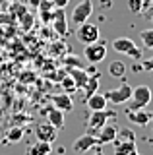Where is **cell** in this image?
Here are the masks:
<instances>
[{"instance_id": "6da1fadb", "label": "cell", "mask_w": 153, "mask_h": 155, "mask_svg": "<svg viewBox=\"0 0 153 155\" xmlns=\"http://www.w3.org/2000/svg\"><path fill=\"white\" fill-rule=\"evenodd\" d=\"M151 103V89L147 85H136L132 87V97H130V109L128 110H140L145 109Z\"/></svg>"}, {"instance_id": "7a4b0ae2", "label": "cell", "mask_w": 153, "mask_h": 155, "mask_svg": "<svg viewBox=\"0 0 153 155\" xmlns=\"http://www.w3.org/2000/svg\"><path fill=\"white\" fill-rule=\"evenodd\" d=\"M112 48L120 54H126V56H132L134 60H142V48L136 47V43L132 41L130 37H118L112 41Z\"/></svg>"}, {"instance_id": "3957f363", "label": "cell", "mask_w": 153, "mask_h": 155, "mask_svg": "<svg viewBox=\"0 0 153 155\" xmlns=\"http://www.w3.org/2000/svg\"><path fill=\"white\" fill-rule=\"evenodd\" d=\"M83 56L89 64H99V62L105 60L107 56V45L99 39V41L91 43V45H85V51H83Z\"/></svg>"}, {"instance_id": "277c9868", "label": "cell", "mask_w": 153, "mask_h": 155, "mask_svg": "<svg viewBox=\"0 0 153 155\" xmlns=\"http://www.w3.org/2000/svg\"><path fill=\"white\" fill-rule=\"evenodd\" d=\"M76 37H78V41L82 43V45H91V43L99 41L101 33H99V27L95 25V23L85 21V23H82V25H78Z\"/></svg>"}, {"instance_id": "5b68a950", "label": "cell", "mask_w": 153, "mask_h": 155, "mask_svg": "<svg viewBox=\"0 0 153 155\" xmlns=\"http://www.w3.org/2000/svg\"><path fill=\"white\" fill-rule=\"evenodd\" d=\"M111 118H114V113L112 110H107V109H101V110H91V114H89V120H87V126H89V132L87 134H97L99 128H103L105 124L109 122Z\"/></svg>"}, {"instance_id": "8992f818", "label": "cell", "mask_w": 153, "mask_h": 155, "mask_svg": "<svg viewBox=\"0 0 153 155\" xmlns=\"http://www.w3.org/2000/svg\"><path fill=\"white\" fill-rule=\"evenodd\" d=\"M91 12H93V2L91 0H82L78 6L72 10V23L74 25L85 23L89 19V16H91Z\"/></svg>"}, {"instance_id": "52a82bcc", "label": "cell", "mask_w": 153, "mask_h": 155, "mask_svg": "<svg viewBox=\"0 0 153 155\" xmlns=\"http://www.w3.org/2000/svg\"><path fill=\"white\" fill-rule=\"evenodd\" d=\"M105 97H107V101H111L112 105H122V103H126V101H130L132 87H130V84H122V85L111 89Z\"/></svg>"}, {"instance_id": "ba28073f", "label": "cell", "mask_w": 153, "mask_h": 155, "mask_svg": "<svg viewBox=\"0 0 153 155\" xmlns=\"http://www.w3.org/2000/svg\"><path fill=\"white\" fill-rule=\"evenodd\" d=\"M50 23H52V29H54L58 35H66V33H68V16H66L64 8H54Z\"/></svg>"}, {"instance_id": "9c48e42d", "label": "cell", "mask_w": 153, "mask_h": 155, "mask_svg": "<svg viewBox=\"0 0 153 155\" xmlns=\"http://www.w3.org/2000/svg\"><path fill=\"white\" fill-rule=\"evenodd\" d=\"M35 136H37V140H41V142L52 143L56 140V136H58V130H56L50 122H41V124H37V128H35Z\"/></svg>"}, {"instance_id": "30bf717a", "label": "cell", "mask_w": 153, "mask_h": 155, "mask_svg": "<svg viewBox=\"0 0 153 155\" xmlns=\"http://www.w3.org/2000/svg\"><path fill=\"white\" fill-rule=\"evenodd\" d=\"M116 134H118V128L114 124H105L103 128L97 130V134H95V138H97V143L99 145H105V143H112L114 140H116Z\"/></svg>"}, {"instance_id": "8fae6325", "label": "cell", "mask_w": 153, "mask_h": 155, "mask_svg": "<svg viewBox=\"0 0 153 155\" xmlns=\"http://www.w3.org/2000/svg\"><path fill=\"white\" fill-rule=\"evenodd\" d=\"M114 155H140L136 140H114Z\"/></svg>"}, {"instance_id": "7c38bea8", "label": "cell", "mask_w": 153, "mask_h": 155, "mask_svg": "<svg viewBox=\"0 0 153 155\" xmlns=\"http://www.w3.org/2000/svg\"><path fill=\"white\" fill-rule=\"evenodd\" d=\"M93 145H99L97 143V138H95L93 134H83V136H80V138L74 142L72 149H74L76 153H83V151H89Z\"/></svg>"}, {"instance_id": "4fadbf2b", "label": "cell", "mask_w": 153, "mask_h": 155, "mask_svg": "<svg viewBox=\"0 0 153 155\" xmlns=\"http://www.w3.org/2000/svg\"><path fill=\"white\" fill-rule=\"evenodd\" d=\"M128 120L136 126H142L145 128L147 124L151 122V114L145 113V109H140V110H128Z\"/></svg>"}, {"instance_id": "5bb4252c", "label": "cell", "mask_w": 153, "mask_h": 155, "mask_svg": "<svg viewBox=\"0 0 153 155\" xmlns=\"http://www.w3.org/2000/svg\"><path fill=\"white\" fill-rule=\"evenodd\" d=\"M52 105L56 107V109H60L62 113H70L72 109H74V101H72L70 93H58L52 97Z\"/></svg>"}, {"instance_id": "9a60e30c", "label": "cell", "mask_w": 153, "mask_h": 155, "mask_svg": "<svg viewBox=\"0 0 153 155\" xmlns=\"http://www.w3.org/2000/svg\"><path fill=\"white\" fill-rule=\"evenodd\" d=\"M87 109L89 110H101V109H107V97H105L103 93H99V91H95V93H91L87 97Z\"/></svg>"}, {"instance_id": "2e32d148", "label": "cell", "mask_w": 153, "mask_h": 155, "mask_svg": "<svg viewBox=\"0 0 153 155\" xmlns=\"http://www.w3.org/2000/svg\"><path fill=\"white\" fill-rule=\"evenodd\" d=\"M47 122H50L56 130H62L64 128V113L60 109H56V107H52L47 113Z\"/></svg>"}, {"instance_id": "e0dca14e", "label": "cell", "mask_w": 153, "mask_h": 155, "mask_svg": "<svg viewBox=\"0 0 153 155\" xmlns=\"http://www.w3.org/2000/svg\"><path fill=\"white\" fill-rule=\"evenodd\" d=\"M68 76L74 80L76 87H83L89 80V74L83 70V68H68Z\"/></svg>"}, {"instance_id": "ac0fdd59", "label": "cell", "mask_w": 153, "mask_h": 155, "mask_svg": "<svg viewBox=\"0 0 153 155\" xmlns=\"http://www.w3.org/2000/svg\"><path fill=\"white\" fill-rule=\"evenodd\" d=\"M151 6V0H128V10L134 16H142L143 12H147Z\"/></svg>"}, {"instance_id": "d6986e66", "label": "cell", "mask_w": 153, "mask_h": 155, "mask_svg": "<svg viewBox=\"0 0 153 155\" xmlns=\"http://www.w3.org/2000/svg\"><path fill=\"white\" fill-rule=\"evenodd\" d=\"M50 151H52V143L37 140V142L27 149V155H50Z\"/></svg>"}, {"instance_id": "ffe728a7", "label": "cell", "mask_w": 153, "mask_h": 155, "mask_svg": "<svg viewBox=\"0 0 153 155\" xmlns=\"http://www.w3.org/2000/svg\"><path fill=\"white\" fill-rule=\"evenodd\" d=\"M109 74H111L112 78L122 80V78L126 76V62H122V60H112L111 64H109Z\"/></svg>"}, {"instance_id": "44dd1931", "label": "cell", "mask_w": 153, "mask_h": 155, "mask_svg": "<svg viewBox=\"0 0 153 155\" xmlns=\"http://www.w3.org/2000/svg\"><path fill=\"white\" fill-rule=\"evenodd\" d=\"M21 138H23V130L20 128V126H14V128H10V130H8V134H6V140L10 143L21 142Z\"/></svg>"}, {"instance_id": "7402d4cb", "label": "cell", "mask_w": 153, "mask_h": 155, "mask_svg": "<svg viewBox=\"0 0 153 155\" xmlns=\"http://www.w3.org/2000/svg\"><path fill=\"white\" fill-rule=\"evenodd\" d=\"M140 39H142V43H143L145 48H153V27L140 31Z\"/></svg>"}, {"instance_id": "603a6c76", "label": "cell", "mask_w": 153, "mask_h": 155, "mask_svg": "<svg viewBox=\"0 0 153 155\" xmlns=\"http://www.w3.org/2000/svg\"><path fill=\"white\" fill-rule=\"evenodd\" d=\"M97 87H99V76L97 74H91V76H89V80H87V84L83 85V89L87 91V97L91 95V93H95Z\"/></svg>"}, {"instance_id": "cb8c5ba5", "label": "cell", "mask_w": 153, "mask_h": 155, "mask_svg": "<svg viewBox=\"0 0 153 155\" xmlns=\"http://www.w3.org/2000/svg\"><path fill=\"white\" fill-rule=\"evenodd\" d=\"M52 12H54V8H41V21L50 23L52 21Z\"/></svg>"}, {"instance_id": "d4e9b609", "label": "cell", "mask_w": 153, "mask_h": 155, "mask_svg": "<svg viewBox=\"0 0 153 155\" xmlns=\"http://www.w3.org/2000/svg\"><path fill=\"white\" fill-rule=\"evenodd\" d=\"M66 66L68 68H83V62L78 56H66Z\"/></svg>"}, {"instance_id": "484cf974", "label": "cell", "mask_w": 153, "mask_h": 155, "mask_svg": "<svg viewBox=\"0 0 153 155\" xmlns=\"http://www.w3.org/2000/svg\"><path fill=\"white\" fill-rule=\"evenodd\" d=\"M62 85H64V89H68V93H72L74 89H78L76 87V84H74V80L68 76V78H62Z\"/></svg>"}, {"instance_id": "4316f807", "label": "cell", "mask_w": 153, "mask_h": 155, "mask_svg": "<svg viewBox=\"0 0 153 155\" xmlns=\"http://www.w3.org/2000/svg\"><path fill=\"white\" fill-rule=\"evenodd\" d=\"M21 25H23V29H29L33 25V16L31 14H23L21 16Z\"/></svg>"}, {"instance_id": "83f0119b", "label": "cell", "mask_w": 153, "mask_h": 155, "mask_svg": "<svg viewBox=\"0 0 153 155\" xmlns=\"http://www.w3.org/2000/svg\"><path fill=\"white\" fill-rule=\"evenodd\" d=\"M142 70H147V72H153V56L147 58V60L142 62Z\"/></svg>"}, {"instance_id": "f1b7e54d", "label": "cell", "mask_w": 153, "mask_h": 155, "mask_svg": "<svg viewBox=\"0 0 153 155\" xmlns=\"http://www.w3.org/2000/svg\"><path fill=\"white\" fill-rule=\"evenodd\" d=\"M50 2H52L54 8H66L70 4V0H50Z\"/></svg>"}, {"instance_id": "f546056e", "label": "cell", "mask_w": 153, "mask_h": 155, "mask_svg": "<svg viewBox=\"0 0 153 155\" xmlns=\"http://www.w3.org/2000/svg\"><path fill=\"white\" fill-rule=\"evenodd\" d=\"M39 4H41V0H29V6L33 8H39Z\"/></svg>"}, {"instance_id": "4dcf8cb0", "label": "cell", "mask_w": 153, "mask_h": 155, "mask_svg": "<svg viewBox=\"0 0 153 155\" xmlns=\"http://www.w3.org/2000/svg\"><path fill=\"white\" fill-rule=\"evenodd\" d=\"M149 19H151V21H153V12H151V16H149Z\"/></svg>"}, {"instance_id": "1f68e13d", "label": "cell", "mask_w": 153, "mask_h": 155, "mask_svg": "<svg viewBox=\"0 0 153 155\" xmlns=\"http://www.w3.org/2000/svg\"><path fill=\"white\" fill-rule=\"evenodd\" d=\"M151 118H153V114H151Z\"/></svg>"}, {"instance_id": "d6a6232c", "label": "cell", "mask_w": 153, "mask_h": 155, "mask_svg": "<svg viewBox=\"0 0 153 155\" xmlns=\"http://www.w3.org/2000/svg\"><path fill=\"white\" fill-rule=\"evenodd\" d=\"M151 2H153V0H151Z\"/></svg>"}]
</instances>
